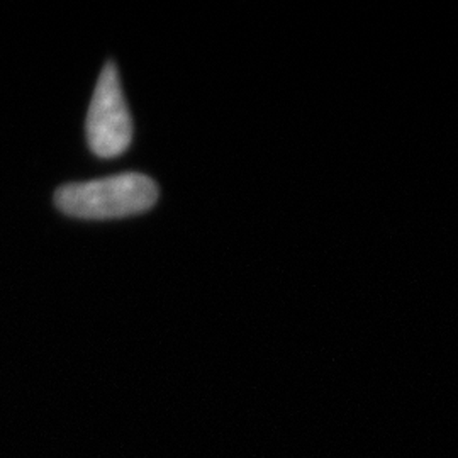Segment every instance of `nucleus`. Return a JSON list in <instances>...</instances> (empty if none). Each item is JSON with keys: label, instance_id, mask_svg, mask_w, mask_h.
Segmentation results:
<instances>
[{"label": "nucleus", "instance_id": "1", "mask_svg": "<svg viewBox=\"0 0 458 458\" xmlns=\"http://www.w3.org/2000/svg\"><path fill=\"white\" fill-rule=\"evenodd\" d=\"M157 199V183L141 174L70 183L55 194L60 211L82 219H113L145 213L155 206Z\"/></svg>", "mask_w": 458, "mask_h": 458}, {"label": "nucleus", "instance_id": "2", "mask_svg": "<svg viewBox=\"0 0 458 458\" xmlns=\"http://www.w3.org/2000/svg\"><path fill=\"white\" fill-rule=\"evenodd\" d=\"M132 123L119 72L107 64L98 77L87 114V141L100 158H114L131 145Z\"/></svg>", "mask_w": 458, "mask_h": 458}]
</instances>
